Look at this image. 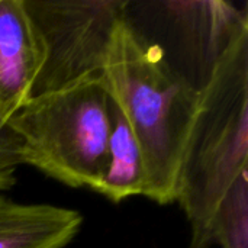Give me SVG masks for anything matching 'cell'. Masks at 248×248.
<instances>
[{"mask_svg":"<svg viewBox=\"0 0 248 248\" xmlns=\"http://www.w3.org/2000/svg\"><path fill=\"white\" fill-rule=\"evenodd\" d=\"M100 78L140 145L142 196L160 205L177 202L185 154L201 110L199 87L177 73L126 16L113 26Z\"/></svg>","mask_w":248,"mask_h":248,"instance_id":"cell-1","label":"cell"},{"mask_svg":"<svg viewBox=\"0 0 248 248\" xmlns=\"http://www.w3.org/2000/svg\"><path fill=\"white\" fill-rule=\"evenodd\" d=\"M199 90L201 110L185 154L177 202L190 224V248H211L218 206L248 171V23L214 57Z\"/></svg>","mask_w":248,"mask_h":248,"instance_id":"cell-2","label":"cell"},{"mask_svg":"<svg viewBox=\"0 0 248 248\" xmlns=\"http://www.w3.org/2000/svg\"><path fill=\"white\" fill-rule=\"evenodd\" d=\"M7 124L20 140L23 164L93 190L106 169L112 128L100 76L32 96Z\"/></svg>","mask_w":248,"mask_h":248,"instance_id":"cell-3","label":"cell"},{"mask_svg":"<svg viewBox=\"0 0 248 248\" xmlns=\"http://www.w3.org/2000/svg\"><path fill=\"white\" fill-rule=\"evenodd\" d=\"M126 6L115 0L26 1L46 51L33 96L99 77L113 26L126 16Z\"/></svg>","mask_w":248,"mask_h":248,"instance_id":"cell-4","label":"cell"},{"mask_svg":"<svg viewBox=\"0 0 248 248\" xmlns=\"http://www.w3.org/2000/svg\"><path fill=\"white\" fill-rule=\"evenodd\" d=\"M45 44L25 0H0V121L7 124L33 96Z\"/></svg>","mask_w":248,"mask_h":248,"instance_id":"cell-5","label":"cell"},{"mask_svg":"<svg viewBox=\"0 0 248 248\" xmlns=\"http://www.w3.org/2000/svg\"><path fill=\"white\" fill-rule=\"evenodd\" d=\"M81 224L83 217L74 209L0 196V248H64Z\"/></svg>","mask_w":248,"mask_h":248,"instance_id":"cell-6","label":"cell"},{"mask_svg":"<svg viewBox=\"0 0 248 248\" xmlns=\"http://www.w3.org/2000/svg\"><path fill=\"white\" fill-rule=\"evenodd\" d=\"M110 99V97H109ZM110 137L106 169L93 187L110 202L119 203L132 196H142L145 173L140 145L125 116L110 100Z\"/></svg>","mask_w":248,"mask_h":248,"instance_id":"cell-7","label":"cell"},{"mask_svg":"<svg viewBox=\"0 0 248 248\" xmlns=\"http://www.w3.org/2000/svg\"><path fill=\"white\" fill-rule=\"evenodd\" d=\"M212 241L221 248H248V171L234 182L219 203Z\"/></svg>","mask_w":248,"mask_h":248,"instance_id":"cell-8","label":"cell"},{"mask_svg":"<svg viewBox=\"0 0 248 248\" xmlns=\"http://www.w3.org/2000/svg\"><path fill=\"white\" fill-rule=\"evenodd\" d=\"M20 166H23L20 140L9 124L0 121V192L13 187Z\"/></svg>","mask_w":248,"mask_h":248,"instance_id":"cell-9","label":"cell"}]
</instances>
